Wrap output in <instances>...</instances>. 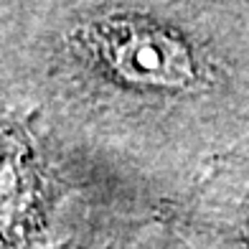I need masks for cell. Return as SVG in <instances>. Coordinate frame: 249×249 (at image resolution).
Masks as SVG:
<instances>
[{"label":"cell","instance_id":"obj_1","mask_svg":"<svg viewBox=\"0 0 249 249\" xmlns=\"http://www.w3.org/2000/svg\"><path fill=\"white\" fill-rule=\"evenodd\" d=\"M74 43L92 69L127 92L198 99L234 84V69L211 41L158 16L102 13L76 28Z\"/></svg>","mask_w":249,"mask_h":249},{"label":"cell","instance_id":"obj_2","mask_svg":"<svg viewBox=\"0 0 249 249\" xmlns=\"http://www.w3.org/2000/svg\"><path fill=\"white\" fill-rule=\"evenodd\" d=\"M46 180L31 135L0 120V249H31L43 229Z\"/></svg>","mask_w":249,"mask_h":249}]
</instances>
